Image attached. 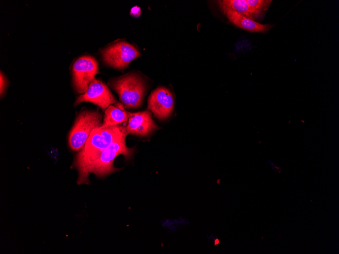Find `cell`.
Segmentation results:
<instances>
[{
    "label": "cell",
    "mask_w": 339,
    "mask_h": 254,
    "mask_svg": "<svg viewBox=\"0 0 339 254\" xmlns=\"http://www.w3.org/2000/svg\"><path fill=\"white\" fill-rule=\"evenodd\" d=\"M126 136L120 137L97 156L77 168L79 172L78 184H89L90 173H93L97 177H103L118 170L113 165L115 158L122 155L126 159H128L133 153V149L129 148L126 145Z\"/></svg>",
    "instance_id": "6da1fadb"
},
{
    "label": "cell",
    "mask_w": 339,
    "mask_h": 254,
    "mask_svg": "<svg viewBox=\"0 0 339 254\" xmlns=\"http://www.w3.org/2000/svg\"><path fill=\"white\" fill-rule=\"evenodd\" d=\"M125 127L119 125L100 126L94 129L83 149L76 156L74 166L77 168L94 158L115 140L127 135Z\"/></svg>",
    "instance_id": "7a4b0ae2"
},
{
    "label": "cell",
    "mask_w": 339,
    "mask_h": 254,
    "mask_svg": "<svg viewBox=\"0 0 339 254\" xmlns=\"http://www.w3.org/2000/svg\"><path fill=\"white\" fill-rule=\"evenodd\" d=\"M127 108H137L142 103L146 91L145 83L138 75L128 74L109 83Z\"/></svg>",
    "instance_id": "3957f363"
},
{
    "label": "cell",
    "mask_w": 339,
    "mask_h": 254,
    "mask_svg": "<svg viewBox=\"0 0 339 254\" xmlns=\"http://www.w3.org/2000/svg\"><path fill=\"white\" fill-rule=\"evenodd\" d=\"M102 116L98 111H84L77 117L70 133L69 143L73 151L82 150L94 129L102 126Z\"/></svg>",
    "instance_id": "277c9868"
},
{
    "label": "cell",
    "mask_w": 339,
    "mask_h": 254,
    "mask_svg": "<svg viewBox=\"0 0 339 254\" xmlns=\"http://www.w3.org/2000/svg\"><path fill=\"white\" fill-rule=\"evenodd\" d=\"M101 54L107 64L118 69L126 67L132 60L140 56L133 45L125 42H119L107 47Z\"/></svg>",
    "instance_id": "5b68a950"
},
{
    "label": "cell",
    "mask_w": 339,
    "mask_h": 254,
    "mask_svg": "<svg viewBox=\"0 0 339 254\" xmlns=\"http://www.w3.org/2000/svg\"><path fill=\"white\" fill-rule=\"evenodd\" d=\"M72 71L76 91L79 93H84L98 72L97 62L92 57L82 56L73 64Z\"/></svg>",
    "instance_id": "8992f818"
},
{
    "label": "cell",
    "mask_w": 339,
    "mask_h": 254,
    "mask_svg": "<svg viewBox=\"0 0 339 254\" xmlns=\"http://www.w3.org/2000/svg\"><path fill=\"white\" fill-rule=\"evenodd\" d=\"M82 102L93 103L102 110H106L116 100L107 86L99 80L94 79L89 84L87 91L76 100L75 105Z\"/></svg>",
    "instance_id": "52a82bcc"
},
{
    "label": "cell",
    "mask_w": 339,
    "mask_h": 254,
    "mask_svg": "<svg viewBox=\"0 0 339 254\" xmlns=\"http://www.w3.org/2000/svg\"><path fill=\"white\" fill-rule=\"evenodd\" d=\"M172 93L166 88L159 87L152 92L148 99V108L159 119L167 118L174 108Z\"/></svg>",
    "instance_id": "ba28073f"
},
{
    "label": "cell",
    "mask_w": 339,
    "mask_h": 254,
    "mask_svg": "<svg viewBox=\"0 0 339 254\" xmlns=\"http://www.w3.org/2000/svg\"><path fill=\"white\" fill-rule=\"evenodd\" d=\"M127 113L128 122L125 127L127 134L146 136L157 128V126L152 120L149 111Z\"/></svg>",
    "instance_id": "9c48e42d"
},
{
    "label": "cell",
    "mask_w": 339,
    "mask_h": 254,
    "mask_svg": "<svg viewBox=\"0 0 339 254\" xmlns=\"http://www.w3.org/2000/svg\"><path fill=\"white\" fill-rule=\"evenodd\" d=\"M228 20L235 26L250 32H265L272 27L270 24H263L235 12L223 11Z\"/></svg>",
    "instance_id": "30bf717a"
},
{
    "label": "cell",
    "mask_w": 339,
    "mask_h": 254,
    "mask_svg": "<svg viewBox=\"0 0 339 254\" xmlns=\"http://www.w3.org/2000/svg\"><path fill=\"white\" fill-rule=\"evenodd\" d=\"M127 112L125 111L121 103H117L115 106L110 105L105 111L104 122L101 126L105 127L119 125L127 121Z\"/></svg>",
    "instance_id": "8fae6325"
},
{
    "label": "cell",
    "mask_w": 339,
    "mask_h": 254,
    "mask_svg": "<svg viewBox=\"0 0 339 254\" xmlns=\"http://www.w3.org/2000/svg\"><path fill=\"white\" fill-rule=\"evenodd\" d=\"M218 4L223 12L230 10L253 20L255 19L251 12L247 0H223L219 1Z\"/></svg>",
    "instance_id": "7c38bea8"
},
{
    "label": "cell",
    "mask_w": 339,
    "mask_h": 254,
    "mask_svg": "<svg viewBox=\"0 0 339 254\" xmlns=\"http://www.w3.org/2000/svg\"><path fill=\"white\" fill-rule=\"evenodd\" d=\"M272 2L270 0H247L251 12L255 19L262 16Z\"/></svg>",
    "instance_id": "4fadbf2b"
},
{
    "label": "cell",
    "mask_w": 339,
    "mask_h": 254,
    "mask_svg": "<svg viewBox=\"0 0 339 254\" xmlns=\"http://www.w3.org/2000/svg\"><path fill=\"white\" fill-rule=\"evenodd\" d=\"M7 86V80L2 74V72H1V95H2L4 92L5 89Z\"/></svg>",
    "instance_id": "5bb4252c"
},
{
    "label": "cell",
    "mask_w": 339,
    "mask_h": 254,
    "mask_svg": "<svg viewBox=\"0 0 339 254\" xmlns=\"http://www.w3.org/2000/svg\"><path fill=\"white\" fill-rule=\"evenodd\" d=\"M131 14L135 17L139 16L141 14L140 8L138 7H134L131 9Z\"/></svg>",
    "instance_id": "9a60e30c"
}]
</instances>
